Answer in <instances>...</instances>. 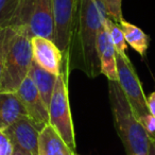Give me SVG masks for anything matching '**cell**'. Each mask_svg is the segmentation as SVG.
I'll return each mask as SVG.
<instances>
[{
	"instance_id": "obj_19",
	"label": "cell",
	"mask_w": 155,
	"mask_h": 155,
	"mask_svg": "<svg viewBox=\"0 0 155 155\" xmlns=\"http://www.w3.org/2000/svg\"><path fill=\"white\" fill-rule=\"evenodd\" d=\"M140 121V123L143 127L144 131L147 132L149 136V139L155 140V117L152 114H147L146 116L141 117L140 119H138Z\"/></svg>"
},
{
	"instance_id": "obj_7",
	"label": "cell",
	"mask_w": 155,
	"mask_h": 155,
	"mask_svg": "<svg viewBox=\"0 0 155 155\" xmlns=\"http://www.w3.org/2000/svg\"><path fill=\"white\" fill-rule=\"evenodd\" d=\"M77 3L78 0H52L54 18L53 41L62 51L63 55L67 53L69 48Z\"/></svg>"
},
{
	"instance_id": "obj_15",
	"label": "cell",
	"mask_w": 155,
	"mask_h": 155,
	"mask_svg": "<svg viewBox=\"0 0 155 155\" xmlns=\"http://www.w3.org/2000/svg\"><path fill=\"white\" fill-rule=\"evenodd\" d=\"M121 30L124 34L125 41L129 46H131L140 56L143 58L150 45V37L143 32L139 27L125 21L124 19L119 22Z\"/></svg>"
},
{
	"instance_id": "obj_13",
	"label": "cell",
	"mask_w": 155,
	"mask_h": 155,
	"mask_svg": "<svg viewBox=\"0 0 155 155\" xmlns=\"http://www.w3.org/2000/svg\"><path fill=\"white\" fill-rule=\"evenodd\" d=\"M27 112L16 94L0 93V131H5Z\"/></svg>"
},
{
	"instance_id": "obj_4",
	"label": "cell",
	"mask_w": 155,
	"mask_h": 155,
	"mask_svg": "<svg viewBox=\"0 0 155 155\" xmlns=\"http://www.w3.org/2000/svg\"><path fill=\"white\" fill-rule=\"evenodd\" d=\"M68 75V71L62 69L61 74L56 78L55 86L49 104V124L60 134L65 142L75 151L77 143L69 105Z\"/></svg>"
},
{
	"instance_id": "obj_12",
	"label": "cell",
	"mask_w": 155,
	"mask_h": 155,
	"mask_svg": "<svg viewBox=\"0 0 155 155\" xmlns=\"http://www.w3.org/2000/svg\"><path fill=\"white\" fill-rule=\"evenodd\" d=\"M38 155H77V153L48 123L39 133Z\"/></svg>"
},
{
	"instance_id": "obj_3",
	"label": "cell",
	"mask_w": 155,
	"mask_h": 155,
	"mask_svg": "<svg viewBox=\"0 0 155 155\" xmlns=\"http://www.w3.org/2000/svg\"><path fill=\"white\" fill-rule=\"evenodd\" d=\"M108 99L115 127L127 155H148L149 136L134 114L118 81H108Z\"/></svg>"
},
{
	"instance_id": "obj_11",
	"label": "cell",
	"mask_w": 155,
	"mask_h": 155,
	"mask_svg": "<svg viewBox=\"0 0 155 155\" xmlns=\"http://www.w3.org/2000/svg\"><path fill=\"white\" fill-rule=\"evenodd\" d=\"M97 53L100 61V68H101L102 74L105 75L108 81H118L116 62L117 52L105 28V25L98 33Z\"/></svg>"
},
{
	"instance_id": "obj_22",
	"label": "cell",
	"mask_w": 155,
	"mask_h": 155,
	"mask_svg": "<svg viewBox=\"0 0 155 155\" xmlns=\"http://www.w3.org/2000/svg\"><path fill=\"white\" fill-rule=\"evenodd\" d=\"M147 104H148V110L149 113L152 114L155 117V89L153 93L150 94L148 98H147Z\"/></svg>"
},
{
	"instance_id": "obj_10",
	"label": "cell",
	"mask_w": 155,
	"mask_h": 155,
	"mask_svg": "<svg viewBox=\"0 0 155 155\" xmlns=\"http://www.w3.org/2000/svg\"><path fill=\"white\" fill-rule=\"evenodd\" d=\"M33 61L52 74L58 75L62 72L64 55L52 39L41 36H32Z\"/></svg>"
},
{
	"instance_id": "obj_9",
	"label": "cell",
	"mask_w": 155,
	"mask_h": 155,
	"mask_svg": "<svg viewBox=\"0 0 155 155\" xmlns=\"http://www.w3.org/2000/svg\"><path fill=\"white\" fill-rule=\"evenodd\" d=\"M15 94L19 98L28 116L35 123L43 127L49 123V108L29 75L22 81Z\"/></svg>"
},
{
	"instance_id": "obj_17",
	"label": "cell",
	"mask_w": 155,
	"mask_h": 155,
	"mask_svg": "<svg viewBox=\"0 0 155 155\" xmlns=\"http://www.w3.org/2000/svg\"><path fill=\"white\" fill-rule=\"evenodd\" d=\"M104 25H105V28L107 30L108 34H110V39H112L113 45H114L117 53L121 54V55L127 54L125 51H127V41H125L124 34H123L118 22H115L114 20L107 17L105 19V21H104Z\"/></svg>"
},
{
	"instance_id": "obj_20",
	"label": "cell",
	"mask_w": 155,
	"mask_h": 155,
	"mask_svg": "<svg viewBox=\"0 0 155 155\" xmlns=\"http://www.w3.org/2000/svg\"><path fill=\"white\" fill-rule=\"evenodd\" d=\"M14 144L3 131H0V155H13Z\"/></svg>"
},
{
	"instance_id": "obj_8",
	"label": "cell",
	"mask_w": 155,
	"mask_h": 155,
	"mask_svg": "<svg viewBox=\"0 0 155 155\" xmlns=\"http://www.w3.org/2000/svg\"><path fill=\"white\" fill-rule=\"evenodd\" d=\"M41 129L43 127L26 115L3 132L11 139L14 147L27 151L31 155H38V140Z\"/></svg>"
},
{
	"instance_id": "obj_25",
	"label": "cell",
	"mask_w": 155,
	"mask_h": 155,
	"mask_svg": "<svg viewBox=\"0 0 155 155\" xmlns=\"http://www.w3.org/2000/svg\"><path fill=\"white\" fill-rule=\"evenodd\" d=\"M77 155H79V154H77Z\"/></svg>"
},
{
	"instance_id": "obj_21",
	"label": "cell",
	"mask_w": 155,
	"mask_h": 155,
	"mask_svg": "<svg viewBox=\"0 0 155 155\" xmlns=\"http://www.w3.org/2000/svg\"><path fill=\"white\" fill-rule=\"evenodd\" d=\"M7 37H8V28L0 31V83L2 78L3 71V61H5V48H7Z\"/></svg>"
},
{
	"instance_id": "obj_16",
	"label": "cell",
	"mask_w": 155,
	"mask_h": 155,
	"mask_svg": "<svg viewBox=\"0 0 155 155\" xmlns=\"http://www.w3.org/2000/svg\"><path fill=\"white\" fill-rule=\"evenodd\" d=\"M26 0H0V31L15 22Z\"/></svg>"
},
{
	"instance_id": "obj_6",
	"label": "cell",
	"mask_w": 155,
	"mask_h": 155,
	"mask_svg": "<svg viewBox=\"0 0 155 155\" xmlns=\"http://www.w3.org/2000/svg\"><path fill=\"white\" fill-rule=\"evenodd\" d=\"M118 83L138 119L149 114L147 97L144 96L141 83L133 64L127 54H116Z\"/></svg>"
},
{
	"instance_id": "obj_5",
	"label": "cell",
	"mask_w": 155,
	"mask_h": 155,
	"mask_svg": "<svg viewBox=\"0 0 155 155\" xmlns=\"http://www.w3.org/2000/svg\"><path fill=\"white\" fill-rule=\"evenodd\" d=\"M14 26H28L33 36L53 41L54 18L52 0H26Z\"/></svg>"
},
{
	"instance_id": "obj_1",
	"label": "cell",
	"mask_w": 155,
	"mask_h": 155,
	"mask_svg": "<svg viewBox=\"0 0 155 155\" xmlns=\"http://www.w3.org/2000/svg\"><path fill=\"white\" fill-rule=\"evenodd\" d=\"M107 17L103 0H78L70 43L62 69L68 72L79 69L91 79L101 73L97 37Z\"/></svg>"
},
{
	"instance_id": "obj_2",
	"label": "cell",
	"mask_w": 155,
	"mask_h": 155,
	"mask_svg": "<svg viewBox=\"0 0 155 155\" xmlns=\"http://www.w3.org/2000/svg\"><path fill=\"white\" fill-rule=\"evenodd\" d=\"M32 36L28 26L8 28L0 93L15 94L21 82L28 77L33 63Z\"/></svg>"
},
{
	"instance_id": "obj_18",
	"label": "cell",
	"mask_w": 155,
	"mask_h": 155,
	"mask_svg": "<svg viewBox=\"0 0 155 155\" xmlns=\"http://www.w3.org/2000/svg\"><path fill=\"white\" fill-rule=\"evenodd\" d=\"M105 5L106 13L108 18L115 22H120L123 20L122 16V0H103Z\"/></svg>"
},
{
	"instance_id": "obj_23",
	"label": "cell",
	"mask_w": 155,
	"mask_h": 155,
	"mask_svg": "<svg viewBox=\"0 0 155 155\" xmlns=\"http://www.w3.org/2000/svg\"><path fill=\"white\" fill-rule=\"evenodd\" d=\"M148 155H155V140L150 139V144H149Z\"/></svg>"
},
{
	"instance_id": "obj_14",
	"label": "cell",
	"mask_w": 155,
	"mask_h": 155,
	"mask_svg": "<svg viewBox=\"0 0 155 155\" xmlns=\"http://www.w3.org/2000/svg\"><path fill=\"white\" fill-rule=\"evenodd\" d=\"M28 75L31 78V80L33 81L37 91H39L41 98L44 99L45 103L47 104L48 108H49L50 100H51L52 94H53L56 78L58 77L52 74L49 71L45 70L44 68H41L34 61H33L32 65H31Z\"/></svg>"
},
{
	"instance_id": "obj_24",
	"label": "cell",
	"mask_w": 155,
	"mask_h": 155,
	"mask_svg": "<svg viewBox=\"0 0 155 155\" xmlns=\"http://www.w3.org/2000/svg\"><path fill=\"white\" fill-rule=\"evenodd\" d=\"M13 155H31L30 153H28L27 151L21 150V149L17 148V147H14V152Z\"/></svg>"
}]
</instances>
